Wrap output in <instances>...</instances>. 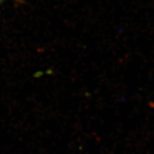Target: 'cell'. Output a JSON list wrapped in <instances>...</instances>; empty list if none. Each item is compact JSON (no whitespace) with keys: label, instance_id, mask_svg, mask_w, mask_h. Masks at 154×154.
Segmentation results:
<instances>
[{"label":"cell","instance_id":"obj_1","mask_svg":"<svg viewBox=\"0 0 154 154\" xmlns=\"http://www.w3.org/2000/svg\"><path fill=\"white\" fill-rule=\"evenodd\" d=\"M0 1H1V0H0Z\"/></svg>","mask_w":154,"mask_h":154}]
</instances>
